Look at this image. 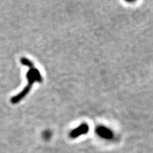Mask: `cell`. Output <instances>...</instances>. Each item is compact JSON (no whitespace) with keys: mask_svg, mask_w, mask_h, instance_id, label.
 <instances>
[{"mask_svg":"<svg viewBox=\"0 0 153 153\" xmlns=\"http://www.w3.org/2000/svg\"><path fill=\"white\" fill-rule=\"evenodd\" d=\"M87 126L83 124V125L80 126V127L78 128L74 131H72L71 133H70V137H76L79 135H82V134H84L87 133Z\"/></svg>","mask_w":153,"mask_h":153,"instance_id":"2","label":"cell"},{"mask_svg":"<svg viewBox=\"0 0 153 153\" xmlns=\"http://www.w3.org/2000/svg\"><path fill=\"white\" fill-rule=\"evenodd\" d=\"M21 62H22V64L23 65H25V66H27L28 67V68H33L34 65L33 63L31 62L30 60H28V59L26 58V57H22V58H21Z\"/></svg>","mask_w":153,"mask_h":153,"instance_id":"3","label":"cell"},{"mask_svg":"<svg viewBox=\"0 0 153 153\" xmlns=\"http://www.w3.org/2000/svg\"><path fill=\"white\" fill-rule=\"evenodd\" d=\"M26 78L28 79L27 85L23 89V91H22V92L19 93V94L14 96V97H13L11 99V102L12 104H17L22 99H24L28 94V92H29L32 86H33L35 82H37L41 83L43 82V77H42L41 72L35 67L30 68L27 72V73H26Z\"/></svg>","mask_w":153,"mask_h":153,"instance_id":"1","label":"cell"}]
</instances>
